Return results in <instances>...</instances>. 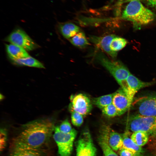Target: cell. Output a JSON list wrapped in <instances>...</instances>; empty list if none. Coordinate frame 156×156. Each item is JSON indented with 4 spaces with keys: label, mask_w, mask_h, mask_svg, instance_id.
Wrapping results in <instances>:
<instances>
[{
    "label": "cell",
    "mask_w": 156,
    "mask_h": 156,
    "mask_svg": "<svg viewBox=\"0 0 156 156\" xmlns=\"http://www.w3.org/2000/svg\"><path fill=\"white\" fill-rule=\"evenodd\" d=\"M5 48L8 57L12 60L30 56L24 49L14 44H6Z\"/></svg>",
    "instance_id": "15"
},
{
    "label": "cell",
    "mask_w": 156,
    "mask_h": 156,
    "mask_svg": "<svg viewBox=\"0 0 156 156\" xmlns=\"http://www.w3.org/2000/svg\"><path fill=\"white\" fill-rule=\"evenodd\" d=\"M15 64L39 68H44L43 64L40 62L31 57L12 60Z\"/></svg>",
    "instance_id": "18"
},
{
    "label": "cell",
    "mask_w": 156,
    "mask_h": 156,
    "mask_svg": "<svg viewBox=\"0 0 156 156\" xmlns=\"http://www.w3.org/2000/svg\"><path fill=\"white\" fill-rule=\"evenodd\" d=\"M119 154L120 156H143V154L123 146L120 149Z\"/></svg>",
    "instance_id": "26"
},
{
    "label": "cell",
    "mask_w": 156,
    "mask_h": 156,
    "mask_svg": "<svg viewBox=\"0 0 156 156\" xmlns=\"http://www.w3.org/2000/svg\"><path fill=\"white\" fill-rule=\"evenodd\" d=\"M7 135L6 131L1 129L0 133V149L1 152L4 149L6 144Z\"/></svg>",
    "instance_id": "28"
},
{
    "label": "cell",
    "mask_w": 156,
    "mask_h": 156,
    "mask_svg": "<svg viewBox=\"0 0 156 156\" xmlns=\"http://www.w3.org/2000/svg\"><path fill=\"white\" fill-rule=\"evenodd\" d=\"M152 156H156V155H153Z\"/></svg>",
    "instance_id": "31"
},
{
    "label": "cell",
    "mask_w": 156,
    "mask_h": 156,
    "mask_svg": "<svg viewBox=\"0 0 156 156\" xmlns=\"http://www.w3.org/2000/svg\"><path fill=\"white\" fill-rule=\"evenodd\" d=\"M70 112L71 113V120L73 124L77 127L80 126L83 122V116L74 111Z\"/></svg>",
    "instance_id": "25"
},
{
    "label": "cell",
    "mask_w": 156,
    "mask_h": 156,
    "mask_svg": "<svg viewBox=\"0 0 156 156\" xmlns=\"http://www.w3.org/2000/svg\"><path fill=\"white\" fill-rule=\"evenodd\" d=\"M105 127L109 145L114 151L120 150L123 145L122 137L120 134L112 129L109 126L105 125Z\"/></svg>",
    "instance_id": "14"
},
{
    "label": "cell",
    "mask_w": 156,
    "mask_h": 156,
    "mask_svg": "<svg viewBox=\"0 0 156 156\" xmlns=\"http://www.w3.org/2000/svg\"><path fill=\"white\" fill-rule=\"evenodd\" d=\"M77 134V131L74 129L69 133H65L60 131L58 126L55 127L53 138L57 145L60 156H70Z\"/></svg>",
    "instance_id": "5"
},
{
    "label": "cell",
    "mask_w": 156,
    "mask_h": 156,
    "mask_svg": "<svg viewBox=\"0 0 156 156\" xmlns=\"http://www.w3.org/2000/svg\"><path fill=\"white\" fill-rule=\"evenodd\" d=\"M149 136L146 132L137 131L133 132L131 136V138L136 144L141 147L147 143Z\"/></svg>",
    "instance_id": "21"
},
{
    "label": "cell",
    "mask_w": 156,
    "mask_h": 156,
    "mask_svg": "<svg viewBox=\"0 0 156 156\" xmlns=\"http://www.w3.org/2000/svg\"><path fill=\"white\" fill-rule=\"evenodd\" d=\"M127 43V40L125 39L116 36L111 41L110 49L112 51L117 52L124 48Z\"/></svg>",
    "instance_id": "23"
},
{
    "label": "cell",
    "mask_w": 156,
    "mask_h": 156,
    "mask_svg": "<svg viewBox=\"0 0 156 156\" xmlns=\"http://www.w3.org/2000/svg\"><path fill=\"white\" fill-rule=\"evenodd\" d=\"M113 94H107L93 98L91 101L92 104L102 109L112 103Z\"/></svg>",
    "instance_id": "20"
},
{
    "label": "cell",
    "mask_w": 156,
    "mask_h": 156,
    "mask_svg": "<svg viewBox=\"0 0 156 156\" xmlns=\"http://www.w3.org/2000/svg\"><path fill=\"white\" fill-rule=\"evenodd\" d=\"M123 147L133 151L136 152L143 154L144 151L141 147L134 142L131 138H129L127 134H124L122 136Z\"/></svg>",
    "instance_id": "22"
},
{
    "label": "cell",
    "mask_w": 156,
    "mask_h": 156,
    "mask_svg": "<svg viewBox=\"0 0 156 156\" xmlns=\"http://www.w3.org/2000/svg\"><path fill=\"white\" fill-rule=\"evenodd\" d=\"M116 36L114 34H109L103 37L91 36L89 39L97 47L114 58L116 57L117 53L112 51L110 46L112 40Z\"/></svg>",
    "instance_id": "12"
},
{
    "label": "cell",
    "mask_w": 156,
    "mask_h": 156,
    "mask_svg": "<svg viewBox=\"0 0 156 156\" xmlns=\"http://www.w3.org/2000/svg\"><path fill=\"white\" fill-rule=\"evenodd\" d=\"M96 59L113 76L121 88L127 94L128 86L127 79L131 73L121 62L111 60L101 52L96 54Z\"/></svg>",
    "instance_id": "3"
},
{
    "label": "cell",
    "mask_w": 156,
    "mask_h": 156,
    "mask_svg": "<svg viewBox=\"0 0 156 156\" xmlns=\"http://www.w3.org/2000/svg\"><path fill=\"white\" fill-rule=\"evenodd\" d=\"M101 131L100 134L98 138V142L105 156H118L108 144L105 125L103 126Z\"/></svg>",
    "instance_id": "16"
},
{
    "label": "cell",
    "mask_w": 156,
    "mask_h": 156,
    "mask_svg": "<svg viewBox=\"0 0 156 156\" xmlns=\"http://www.w3.org/2000/svg\"><path fill=\"white\" fill-rule=\"evenodd\" d=\"M127 128L134 132L142 131L149 135H156V116H145L139 114L130 116L127 121Z\"/></svg>",
    "instance_id": "4"
},
{
    "label": "cell",
    "mask_w": 156,
    "mask_h": 156,
    "mask_svg": "<svg viewBox=\"0 0 156 156\" xmlns=\"http://www.w3.org/2000/svg\"><path fill=\"white\" fill-rule=\"evenodd\" d=\"M59 128L61 132L65 133H69L73 129H72L70 124L67 119L62 122L59 127Z\"/></svg>",
    "instance_id": "27"
},
{
    "label": "cell",
    "mask_w": 156,
    "mask_h": 156,
    "mask_svg": "<svg viewBox=\"0 0 156 156\" xmlns=\"http://www.w3.org/2000/svg\"><path fill=\"white\" fill-rule=\"evenodd\" d=\"M112 103L117 108L119 116L126 112L130 106L127 94L121 88L113 94Z\"/></svg>",
    "instance_id": "13"
},
{
    "label": "cell",
    "mask_w": 156,
    "mask_h": 156,
    "mask_svg": "<svg viewBox=\"0 0 156 156\" xmlns=\"http://www.w3.org/2000/svg\"><path fill=\"white\" fill-rule=\"evenodd\" d=\"M139 114L145 116H156V95L141 98L137 102Z\"/></svg>",
    "instance_id": "9"
},
{
    "label": "cell",
    "mask_w": 156,
    "mask_h": 156,
    "mask_svg": "<svg viewBox=\"0 0 156 156\" xmlns=\"http://www.w3.org/2000/svg\"><path fill=\"white\" fill-rule=\"evenodd\" d=\"M125 0H117V13H119L120 12L121 7L124 2Z\"/></svg>",
    "instance_id": "30"
},
{
    "label": "cell",
    "mask_w": 156,
    "mask_h": 156,
    "mask_svg": "<svg viewBox=\"0 0 156 156\" xmlns=\"http://www.w3.org/2000/svg\"><path fill=\"white\" fill-rule=\"evenodd\" d=\"M60 31L63 36L70 39L79 32L80 28L72 23H66L60 24L59 26Z\"/></svg>",
    "instance_id": "17"
},
{
    "label": "cell",
    "mask_w": 156,
    "mask_h": 156,
    "mask_svg": "<svg viewBox=\"0 0 156 156\" xmlns=\"http://www.w3.org/2000/svg\"><path fill=\"white\" fill-rule=\"evenodd\" d=\"M76 144V156H96V149L88 131L82 134Z\"/></svg>",
    "instance_id": "8"
},
{
    "label": "cell",
    "mask_w": 156,
    "mask_h": 156,
    "mask_svg": "<svg viewBox=\"0 0 156 156\" xmlns=\"http://www.w3.org/2000/svg\"><path fill=\"white\" fill-rule=\"evenodd\" d=\"M128 86L127 96L130 106L131 105L136 93L140 89L150 86L151 82L143 81L131 73L127 79Z\"/></svg>",
    "instance_id": "11"
},
{
    "label": "cell",
    "mask_w": 156,
    "mask_h": 156,
    "mask_svg": "<svg viewBox=\"0 0 156 156\" xmlns=\"http://www.w3.org/2000/svg\"><path fill=\"white\" fill-rule=\"evenodd\" d=\"M39 149L13 141L9 156H42Z\"/></svg>",
    "instance_id": "10"
},
{
    "label": "cell",
    "mask_w": 156,
    "mask_h": 156,
    "mask_svg": "<svg viewBox=\"0 0 156 156\" xmlns=\"http://www.w3.org/2000/svg\"><path fill=\"white\" fill-rule=\"evenodd\" d=\"M53 121L44 118L35 120L23 125L13 141L40 149L46 143L55 128Z\"/></svg>",
    "instance_id": "1"
},
{
    "label": "cell",
    "mask_w": 156,
    "mask_h": 156,
    "mask_svg": "<svg viewBox=\"0 0 156 156\" xmlns=\"http://www.w3.org/2000/svg\"><path fill=\"white\" fill-rule=\"evenodd\" d=\"M5 40L28 51H32L39 47L24 31L20 28L14 29Z\"/></svg>",
    "instance_id": "6"
},
{
    "label": "cell",
    "mask_w": 156,
    "mask_h": 156,
    "mask_svg": "<svg viewBox=\"0 0 156 156\" xmlns=\"http://www.w3.org/2000/svg\"><path fill=\"white\" fill-rule=\"evenodd\" d=\"M120 18L132 22L134 29H140L143 25L153 21L155 15L145 7L139 0H129Z\"/></svg>",
    "instance_id": "2"
},
{
    "label": "cell",
    "mask_w": 156,
    "mask_h": 156,
    "mask_svg": "<svg viewBox=\"0 0 156 156\" xmlns=\"http://www.w3.org/2000/svg\"><path fill=\"white\" fill-rule=\"evenodd\" d=\"M101 110L103 114L109 117H113L119 116L117 108L112 103L104 107Z\"/></svg>",
    "instance_id": "24"
},
{
    "label": "cell",
    "mask_w": 156,
    "mask_h": 156,
    "mask_svg": "<svg viewBox=\"0 0 156 156\" xmlns=\"http://www.w3.org/2000/svg\"><path fill=\"white\" fill-rule=\"evenodd\" d=\"M71 103L69 106L70 111L77 112L83 116L88 114L92 108V103L90 99L85 95L79 94L71 96Z\"/></svg>",
    "instance_id": "7"
},
{
    "label": "cell",
    "mask_w": 156,
    "mask_h": 156,
    "mask_svg": "<svg viewBox=\"0 0 156 156\" xmlns=\"http://www.w3.org/2000/svg\"><path fill=\"white\" fill-rule=\"evenodd\" d=\"M144 1L148 6L156 9V0H139Z\"/></svg>",
    "instance_id": "29"
},
{
    "label": "cell",
    "mask_w": 156,
    "mask_h": 156,
    "mask_svg": "<svg viewBox=\"0 0 156 156\" xmlns=\"http://www.w3.org/2000/svg\"><path fill=\"white\" fill-rule=\"evenodd\" d=\"M70 41L74 46L80 48L86 47L89 44L84 33L81 31L70 38Z\"/></svg>",
    "instance_id": "19"
}]
</instances>
